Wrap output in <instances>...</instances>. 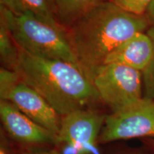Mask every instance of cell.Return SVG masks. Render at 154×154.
I'll list each match as a JSON object with an SVG mask.
<instances>
[{
    "mask_svg": "<svg viewBox=\"0 0 154 154\" xmlns=\"http://www.w3.org/2000/svg\"><path fill=\"white\" fill-rule=\"evenodd\" d=\"M24 154H59L57 151L54 150H49V151H30L26 152Z\"/></svg>",
    "mask_w": 154,
    "mask_h": 154,
    "instance_id": "obj_19",
    "label": "cell"
},
{
    "mask_svg": "<svg viewBox=\"0 0 154 154\" xmlns=\"http://www.w3.org/2000/svg\"><path fill=\"white\" fill-rule=\"evenodd\" d=\"M113 5L136 15H146L149 6L153 0H109Z\"/></svg>",
    "mask_w": 154,
    "mask_h": 154,
    "instance_id": "obj_14",
    "label": "cell"
},
{
    "mask_svg": "<svg viewBox=\"0 0 154 154\" xmlns=\"http://www.w3.org/2000/svg\"><path fill=\"white\" fill-rule=\"evenodd\" d=\"M137 138L154 139V101L145 97L124 111L106 116L99 140L109 143Z\"/></svg>",
    "mask_w": 154,
    "mask_h": 154,
    "instance_id": "obj_5",
    "label": "cell"
},
{
    "mask_svg": "<svg viewBox=\"0 0 154 154\" xmlns=\"http://www.w3.org/2000/svg\"><path fill=\"white\" fill-rule=\"evenodd\" d=\"M154 44L147 32H139L109 54L103 64H119L143 72L153 57Z\"/></svg>",
    "mask_w": 154,
    "mask_h": 154,
    "instance_id": "obj_9",
    "label": "cell"
},
{
    "mask_svg": "<svg viewBox=\"0 0 154 154\" xmlns=\"http://www.w3.org/2000/svg\"><path fill=\"white\" fill-rule=\"evenodd\" d=\"M17 72L61 117L101 101L93 82L73 62L38 57L20 50Z\"/></svg>",
    "mask_w": 154,
    "mask_h": 154,
    "instance_id": "obj_2",
    "label": "cell"
},
{
    "mask_svg": "<svg viewBox=\"0 0 154 154\" xmlns=\"http://www.w3.org/2000/svg\"><path fill=\"white\" fill-rule=\"evenodd\" d=\"M1 100L11 102L24 114L57 138L61 117L43 96L26 83L21 80Z\"/></svg>",
    "mask_w": 154,
    "mask_h": 154,
    "instance_id": "obj_7",
    "label": "cell"
},
{
    "mask_svg": "<svg viewBox=\"0 0 154 154\" xmlns=\"http://www.w3.org/2000/svg\"><path fill=\"white\" fill-rule=\"evenodd\" d=\"M0 6L16 15L30 14L56 27L64 28L57 19L54 0H0Z\"/></svg>",
    "mask_w": 154,
    "mask_h": 154,
    "instance_id": "obj_10",
    "label": "cell"
},
{
    "mask_svg": "<svg viewBox=\"0 0 154 154\" xmlns=\"http://www.w3.org/2000/svg\"><path fill=\"white\" fill-rule=\"evenodd\" d=\"M20 49L13 38L5 21L0 17V59L2 66L17 71Z\"/></svg>",
    "mask_w": 154,
    "mask_h": 154,
    "instance_id": "obj_12",
    "label": "cell"
},
{
    "mask_svg": "<svg viewBox=\"0 0 154 154\" xmlns=\"http://www.w3.org/2000/svg\"><path fill=\"white\" fill-rule=\"evenodd\" d=\"M146 16L149 18L150 22L154 23V0L153 2L149 6L147 12H146Z\"/></svg>",
    "mask_w": 154,
    "mask_h": 154,
    "instance_id": "obj_18",
    "label": "cell"
},
{
    "mask_svg": "<svg viewBox=\"0 0 154 154\" xmlns=\"http://www.w3.org/2000/svg\"><path fill=\"white\" fill-rule=\"evenodd\" d=\"M154 44V26H151L147 32ZM143 74V97L154 101V52L153 57Z\"/></svg>",
    "mask_w": 154,
    "mask_h": 154,
    "instance_id": "obj_13",
    "label": "cell"
},
{
    "mask_svg": "<svg viewBox=\"0 0 154 154\" xmlns=\"http://www.w3.org/2000/svg\"><path fill=\"white\" fill-rule=\"evenodd\" d=\"M92 82L101 101L111 113L124 111L143 98L142 72L123 65H102Z\"/></svg>",
    "mask_w": 154,
    "mask_h": 154,
    "instance_id": "obj_4",
    "label": "cell"
},
{
    "mask_svg": "<svg viewBox=\"0 0 154 154\" xmlns=\"http://www.w3.org/2000/svg\"><path fill=\"white\" fill-rule=\"evenodd\" d=\"M143 142L145 144V146H148L154 151V139L153 138H145V139H143Z\"/></svg>",
    "mask_w": 154,
    "mask_h": 154,
    "instance_id": "obj_20",
    "label": "cell"
},
{
    "mask_svg": "<svg viewBox=\"0 0 154 154\" xmlns=\"http://www.w3.org/2000/svg\"><path fill=\"white\" fill-rule=\"evenodd\" d=\"M146 146V149H130L124 151L121 154H154V151L151 149L148 146Z\"/></svg>",
    "mask_w": 154,
    "mask_h": 154,
    "instance_id": "obj_16",
    "label": "cell"
},
{
    "mask_svg": "<svg viewBox=\"0 0 154 154\" xmlns=\"http://www.w3.org/2000/svg\"><path fill=\"white\" fill-rule=\"evenodd\" d=\"M21 81L19 73L5 67L0 68V97L2 99L8 92Z\"/></svg>",
    "mask_w": 154,
    "mask_h": 154,
    "instance_id": "obj_15",
    "label": "cell"
},
{
    "mask_svg": "<svg viewBox=\"0 0 154 154\" xmlns=\"http://www.w3.org/2000/svg\"><path fill=\"white\" fill-rule=\"evenodd\" d=\"M109 0H54L58 20L63 27L96 6Z\"/></svg>",
    "mask_w": 154,
    "mask_h": 154,
    "instance_id": "obj_11",
    "label": "cell"
},
{
    "mask_svg": "<svg viewBox=\"0 0 154 154\" xmlns=\"http://www.w3.org/2000/svg\"><path fill=\"white\" fill-rule=\"evenodd\" d=\"M0 154H17L13 152L9 149L8 143H7V140L5 136L2 132L1 134V146H0Z\"/></svg>",
    "mask_w": 154,
    "mask_h": 154,
    "instance_id": "obj_17",
    "label": "cell"
},
{
    "mask_svg": "<svg viewBox=\"0 0 154 154\" xmlns=\"http://www.w3.org/2000/svg\"><path fill=\"white\" fill-rule=\"evenodd\" d=\"M106 116L91 109L77 110L61 117L56 143L64 144L68 154H90L99 138Z\"/></svg>",
    "mask_w": 154,
    "mask_h": 154,
    "instance_id": "obj_6",
    "label": "cell"
},
{
    "mask_svg": "<svg viewBox=\"0 0 154 154\" xmlns=\"http://www.w3.org/2000/svg\"><path fill=\"white\" fill-rule=\"evenodd\" d=\"M4 128L13 139L28 145L56 143V136L30 119L7 100L0 101Z\"/></svg>",
    "mask_w": 154,
    "mask_h": 154,
    "instance_id": "obj_8",
    "label": "cell"
},
{
    "mask_svg": "<svg viewBox=\"0 0 154 154\" xmlns=\"http://www.w3.org/2000/svg\"><path fill=\"white\" fill-rule=\"evenodd\" d=\"M0 17L19 49L36 57L76 63L66 29L56 27L33 15H16L0 6Z\"/></svg>",
    "mask_w": 154,
    "mask_h": 154,
    "instance_id": "obj_3",
    "label": "cell"
},
{
    "mask_svg": "<svg viewBox=\"0 0 154 154\" xmlns=\"http://www.w3.org/2000/svg\"><path fill=\"white\" fill-rule=\"evenodd\" d=\"M150 26L146 15L131 14L106 1L79 17L66 33L77 65L92 82L113 49L134 34L147 32Z\"/></svg>",
    "mask_w": 154,
    "mask_h": 154,
    "instance_id": "obj_1",
    "label": "cell"
}]
</instances>
